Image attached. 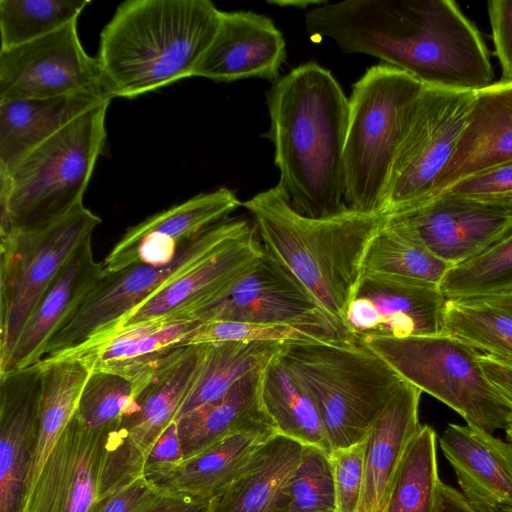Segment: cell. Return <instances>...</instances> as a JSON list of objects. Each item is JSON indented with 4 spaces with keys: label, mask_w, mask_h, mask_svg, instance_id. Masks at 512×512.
I'll list each match as a JSON object with an SVG mask.
<instances>
[{
    "label": "cell",
    "mask_w": 512,
    "mask_h": 512,
    "mask_svg": "<svg viewBox=\"0 0 512 512\" xmlns=\"http://www.w3.org/2000/svg\"><path fill=\"white\" fill-rule=\"evenodd\" d=\"M311 36L396 67L424 86L477 91L492 84L489 51L451 0L324 2L305 16Z\"/></svg>",
    "instance_id": "6da1fadb"
},
{
    "label": "cell",
    "mask_w": 512,
    "mask_h": 512,
    "mask_svg": "<svg viewBox=\"0 0 512 512\" xmlns=\"http://www.w3.org/2000/svg\"><path fill=\"white\" fill-rule=\"evenodd\" d=\"M279 184L291 206L309 218L348 209L344 150L349 99L332 73L314 62L275 80L266 92Z\"/></svg>",
    "instance_id": "7a4b0ae2"
},
{
    "label": "cell",
    "mask_w": 512,
    "mask_h": 512,
    "mask_svg": "<svg viewBox=\"0 0 512 512\" xmlns=\"http://www.w3.org/2000/svg\"><path fill=\"white\" fill-rule=\"evenodd\" d=\"M242 205L253 217L265 252L349 333L347 307L362 276L366 248L387 214L348 208L335 216L309 218L294 210L279 183Z\"/></svg>",
    "instance_id": "3957f363"
},
{
    "label": "cell",
    "mask_w": 512,
    "mask_h": 512,
    "mask_svg": "<svg viewBox=\"0 0 512 512\" xmlns=\"http://www.w3.org/2000/svg\"><path fill=\"white\" fill-rule=\"evenodd\" d=\"M221 12L209 0H128L100 34L97 60L113 97L133 98L192 76Z\"/></svg>",
    "instance_id": "277c9868"
},
{
    "label": "cell",
    "mask_w": 512,
    "mask_h": 512,
    "mask_svg": "<svg viewBox=\"0 0 512 512\" xmlns=\"http://www.w3.org/2000/svg\"><path fill=\"white\" fill-rule=\"evenodd\" d=\"M277 358L315 403L332 449L362 442L404 381L359 341L288 342Z\"/></svg>",
    "instance_id": "5b68a950"
},
{
    "label": "cell",
    "mask_w": 512,
    "mask_h": 512,
    "mask_svg": "<svg viewBox=\"0 0 512 512\" xmlns=\"http://www.w3.org/2000/svg\"><path fill=\"white\" fill-rule=\"evenodd\" d=\"M109 103L73 120L9 172L0 171V233L43 227L83 203L105 146Z\"/></svg>",
    "instance_id": "8992f818"
},
{
    "label": "cell",
    "mask_w": 512,
    "mask_h": 512,
    "mask_svg": "<svg viewBox=\"0 0 512 512\" xmlns=\"http://www.w3.org/2000/svg\"><path fill=\"white\" fill-rule=\"evenodd\" d=\"M423 88L412 75L384 63L353 84L344 150L349 209L383 214L392 164Z\"/></svg>",
    "instance_id": "52a82bcc"
},
{
    "label": "cell",
    "mask_w": 512,
    "mask_h": 512,
    "mask_svg": "<svg viewBox=\"0 0 512 512\" xmlns=\"http://www.w3.org/2000/svg\"><path fill=\"white\" fill-rule=\"evenodd\" d=\"M362 343L404 381L456 411L467 425L493 434L512 423V405L486 376L481 353L468 343L446 334Z\"/></svg>",
    "instance_id": "ba28073f"
},
{
    "label": "cell",
    "mask_w": 512,
    "mask_h": 512,
    "mask_svg": "<svg viewBox=\"0 0 512 512\" xmlns=\"http://www.w3.org/2000/svg\"><path fill=\"white\" fill-rule=\"evenodd\" d=\"M100 223L82 203L43 227L0 233V369L46 290Z\"/></svg>",
    "instance_id": "9c48e42d"
},
{
    "label": "cell",
    "mask_w": 512,
    "mask_h": 512,
    "mask_svg": "<svg viewBox=\"0 0 512 512\" xmlns=\"http://www.w3.org/2000/svg\"><path fill=\"white\" fill-rule=\"evenodd\" d=\"M255 228L245 218H226L183 243L166 265L135 264L104 273L75 314L51 339L41 360L52 359L113 327L143 301Z\"/></svg>",
    "instance_id": "30bf717a"
},
{
    "label": "cell",
    "mask_w": 512,
    "mask_h": 512,
    "mask_svg": "<svg viewBox=\"0 0 512 512\" xmlns=\"http://www.w3.org/2000/svg\"><path fill=\"white\" fill-rule=\"evenodd\" d=\"M476 91L424 86L394 158L382 213L426 201L451 160Z\"/></svg>",
    "instance_id": "8fae6325"
},
{
    "label": "cell",
    "mask_w": 512,
    "mask_h": 512,
    "mask_svg": "<svg viewBox=\"0 0 512 512\" xmlns=\"http://www.w3.org/2000/svg\"><path fill=\"white\" fill-rule=\"evenodd\" d=\"M184 320L322 327L353 340L297 278L265 250L232 286Z\"/></svg>",
    "instance_id": "7c38bea8"
},
{
    "label": "cell",
    "mask_w": 512,
    "mask_h": 512,
    "mask_svg": "<svg viewBox=\"0 0 512 512\" xmlns=\"http://www.w3.org/2000/svg\"><path fill=\"white\" fill-rule=\"evenodd\" d=\"M76 23L26 44L0 50V101L92 90L110 93L97 58L83 49Z\"/></svg>",
    "instance_id": "4fadbf2b"
},
{
    "label": "cell",
    "mask_w": 512,
    "mask_h": 512,
    "mask_svg": "<svg viewBox=\"0 0 512 512\" xmlns=\"http://www.w3.org/2000/svg\"><path fill=\"white\" fill-rule=\"evenodd\" d=\"M387 222L454 266L512 232V203L440 193L411 208L387 214Z\"/></svg>",
    "instance_id": "5bb4252c"
},
{
    "label": "cell",
    "mask_w": 512,
    "mask_h": 512,
    "mask_svg": "<svg viewBox=\"0 0 512 512\" xmlns=\"http://www.w3.org/2000/svg\"><path fill=\"white\" fill-rule=\"evenodd\" d=\"M108 438L73 415L25 496L22 512H91L107 496Z\"/></svg>",
    "instance_id": "9a60e30c"
},
{
    "label": "cell",
    "mask_w": 512,
    "mask_h": 512,
    "mask_svg": "<svg viewBox=\"0 0 512 512\" xmlns=\"http://www.w3.org/2000/svg\"><path fill=\"white\" fill-rule=\"evenodd\" d=\"M445 297L439 286L362 275L345 323L354 341L443 334Z\"/></svg>",
    "instance_id": "2e32d148"
},
{
    "label": "cell",
    "mask_w": 512,
    "mask_h": 512,
    "mask_svg": "<svg viewBox=\"0 0 512 512\" xmlns=\"http://www.w3.org/2000/svg\"><path fill=\"white\" fill-rule=\"evenodd\" d=\"M257 236L255 228L243 239L209 256L107 330L184 320L194 310L225 292L262 257L264 248Z\"/></svg>",
    "instance_id": "e0dca14e"
},
{
    "label": "cell",
    "mask_w": 512,
    "mask_h": 512,
    "mask_svg": "<svg viewBox=\"0 0 512 512\" xmlns=\"http://www.w3.org/2000/svg\"><path fill=\"white\" fill-rule=\"evenodd\" d=\"M285 58V39L269 17L253 11H222L218 29L192 76L219 82L246 78L274 82Z\"/></svg>",
    "instance_id": "ac0fdd59"
},
{
    "label": "cell",
    "mask_w": 512,
    "mask_h": 512,
    "mask_svg": "<svg viewBox=\"0 0 512 512\" xmlns=\"http://www.w3.org/2000/svg\"><path fill=\"white\" fill-rule=\"evenodd\" d=\"M42 394V369L0 374V512H22Z\"/></svg>",
    "instance_id": "d6986e66"
},
{
    "label": "cell",
    "mask_w": 512,
    "mask_h": 512,
    "mask_svg": "<svg viewBox=\"0 0 512 512\" xmlns=\"http://www.w3.org/2000/svg\"><path fill=\"white\" fill-rule=\"evenodd\" d=\"M468 503L478 512L512 508V444L470 425L450 423L439 439Z\"/></svg>",
    "instance_id": "ffe728a7"
},
{
    "label": "cell",
    "mask_w": 512,
    "mask_h": 512,
    "mask_svg": "<svg viewBox=\"0 0 512 512\" xmlns=\"http://www.w3.org/2000/svg\"><path fill=\"white\" fill-rule=\"evenodd\" d=\"M510 162L512 83L498 81L475 92L467 123L454 154L427 200L462 179Z\"/></svg>",
    "instance_id": "44dd1931"
},
{
    "label": "cell",
    "mask_w": 512,
    "mask_h": 512,
    "mask_svg": "<svg viewBox=\"0 0 512 512\" xmlns=\"http://www.w3.org/2000/svg\"><path fill=\"white\" fill-rule=\"evenodd\" d=\"M278 433L272 426L231 434L180 462L144 472L162 495L211 500L237 479Z\"/></svg>",
    "instance_id": "7402d4cb"
},
{
    "label": "cell",
    "mask_w": 512,
    "mask_h": 512,
    "mask_svg": "<svg viewBox=\"0 0 512 512\" xmlns=\"http://www.w3.org/2000/svg\"><path fill=\"white\" fill-rule=\"evenodd\" d=\"M103 275L102 262H96L89 239L76 250L36 305L0 374L38 363L51 339Z\"/></svg>",
    "instance_id": "603a6c76"
},
{
    "label": "cell",
    "mask_w": 512,
    "mask_h": 512,
    "mask_svg": "<svg viewBox=\"0 0 512 512\" xmlns=\"http://www.w3.org/2000/svg\"><path fill=\"white\" fill-rule=\"evenodd\" d=\"M205 351L206 344L177 347L155 369L131 382L138 409L123 421L120 430L145 458L175 421L197 379Z\"/></svg>",
    "instance_id": "cb8c5ba5"
},
{
    "label": "cell",
    "mask_w": 512,
    "mask_h": 512,
    "mask_svg": "<svg viewBox=\"0 0 512 512\" xmlns=\"http://www.w3.org/2000/svg\"><path fill=\"white\" fill-rule=\"evenodd\" d=\"M198 324L193 320H176L107 330L52 359L39 362L77 360L91 372L115 373L132 381L183 346L185 338Z\"/></svg>",
    "instance_id": "d4e9b609"
},
{
    "label": "cell",
    "mask_w": 512,
    "mask_h": 512,
    "mask_svg": "<svg viewBox=\"0 0 512 512\" xmlns=\"http://www.w3.org/2000/svg\"><path fill=\"white\" fill-rule=\"evenodd\" d=\"M421 393L403 381L364 438V483L358 512H382L403 455L422 427Z\"/></svg>",
    "instance_id": "484cf974"
},
{
    "label": "cell",
    "mask_w": 512,
    "mask_h": 512,
    "mask_svg": "<svg viewBox=\"0 0 512 512\" xmlns=\"http://www.w3.org/2000/svg\"><path fill=\"white\" fill-rule=\"evenodd\" d=\"M101 90L0 101V171L9 172L29 152L87 111L110 102Z\"/></svg>",
    "instance_id": "4316f807"
},
{
    "label": "cell",
    "mask_w": 512,
    "mask_h": 512,
    "mask_svg": "<svg viewBox=\"0 0 512 512\" xmlns=\"http://www.w3.org/2000/svg\"><path fill=\"white\" fill-rule=\"evenodd\" d=\"M303 448L288 437H272L247 469L211 499L210 512H277Z\"/></svg>",
    "instance_id": "83f0119b"
},
{
    "label": "cell",
    "mask_w": 512,
    "mask_h": 512,
    "mask_svg": "<svg viewBox=\"0 0 512 512\" xmlns=\"http://www.w3.org/2000/svg\"><path fill=\"white\" fill-rule=\"evenodd\" d=\"M262 370L241 379L219 400L202 405L176 420L183 459L231 434L272 426L260 399Z\"/></svg>",
    "instance_id": "f1b7e54d"
},
{
    "label": "cell",
    "mask_w": 512,
    "mask_h": 512,
    "mask_svg": "<svg viewBox=\"0 0 512 512\" xmlns=\"http://www.w3.org/2000/svg\"><path fill=\"white\" fill-rule=\"evenodd\" d=\"M38 364L42 369V394L25 496L33 488L59 436L72 419L91 373L77 360Z\"/></svg>",
    "instance_id": "f546056e"
},
{
    "label": "cell",
    "mask_w": 512,
    "mask_h": 512,
    "mask_svg": "<svg viewBox=\"0 0 512 512\" xmlns=\"http://www.w3.org/2000/svg\"><path fill=\"white\" fill-rule=\"evenodd\" d=\"M260 399L279 435L330 454L332 447L315 403L277 356L261 372Z\"/></svg>",
    "instance_id": "4dcf8cb0"
},
{
    "label": "cell",
    "mask_w": 512,
    "mask_h": 512,
    "mask_svg": "<svg viewBox=\"0 0 512 512\" xmlns=\"http://www.w3.org/2000/svg\"><path fill=\"white\" fill-rule=\"evenodd\" d=\"M284 343L216 342L206 344L197 379L179 408L175 421L194 409L219 400L241 379L263 369Z\"/></svg>",
    "instance_id": "1f68e13d"
},
{
    "label": "cell",
    "mask_w": 512,
    "mask_h": 512,
    "mask_svg": "<svg viewBox=\"0 0 512 512\" xmlns=\"http://www.w3.org/2000/svg\"><path fill=\"white\" fill-rule=\"evenodd\" d=\"M443 334L512 365V293L446 299Z\"/></svg>",
    "instance_id": "d6a6232c"
},
{
    "label": "cell",
    "mask_w": 512,
    "mask_h": 512,
    "mask_svg": "<svg viewBox=\"0 0 512 512\" xmlns=\"http://www.w3.org/2000/svg\"><path fill=\"white\" fill-rule=\"evenodd\" d=\"M453 265L436 256L421 241L387 222L370 240L362 275H377L439 286Z\"/></svg>",
    "instance_id": "836d02e7"
},
{
    "label": "cell",
    "mask_w": 512,
    "mask_h": 512,
    "mask_svg": "<svg viewBox=\"0 0 512 512\" xmlns=\"http://www.w3.org/2000/svg\"><path fill=\"white\" fill-rule=\"evenodd\" d=\"M441 483L436 432L422 425L403 455L382 512H438Z\"/></svg>",
    "instance_id": "e575fe53"
},
{
    "label": "cell",
    "mask_w": 512,
    "mask_h": 512,
    "mask_svg": "<svg viewBox=\"0 0 512 512\" xmlns=\"http://www.w3.org/2000/svg\"><path fill=\"white\" fill-rule=\"evenodd\" d=\"M439 289L445 299L512 293V232L479 254L452 266Z\"/></svg>",
    "instance_id": "d590c367"
},
{
    "label": "cell",
    "mask_w": 512,
    "mask_h": 512,
    "mask_svg": "<svg viewBox=\"0 0 512 512\" xmlns=\"http://www.w3.org/2000/svg\"><path fill=\"white\" fill-rule=\"evenodd\" d=\"M89 0H0L1 49H10L77 22Z\"/></svg>",
    "instance_id": "8d00e7d4"
},
{
    "label": "cell",
    "mask_w": 512,
    "mask_h": 512,
    "mask_svg": "<svg viewBox=\"0 0 512 512\" xmlns=\"http://www.w3.org/2000/svg\"><path fill=\"white\" fill-rule=\"evenodd\" d=\"M138 409L132 383L121 375L92 371L80 396L75 417L87 428L110 433Z\"/></svg>",
    "instance_id": "74e56055"
},
{
    "label": "cell",
    "mask_w": 512,
    "mask_h": 512,
    "mask_svg": "<svg viewBox=\"0 0 512 512\" xmlns=\"http://www.w3.org/2000/svg\"><path fill=\"white\" fill-rule=\"evenodd\" d=\"M277 512H336L329 453L304 446L301 460L283 490Z\"/></svg>",
    "instance_id": "f35d334b"
},
{
    "label": "cell",
    "mask_w": 512,
    "mask_h": 512,
    "mask_svg": "<svg viewBox=\"0 0 512 512\" xmlns=\"http://www.w3.org/2000/svg\"><path fill=\"white\" fill-rule=\"evenodd\" d=\"M353 341L339 332L311 326L270 325L238 321L199 322L183 341V346L216 342H322Z\"/></svg>",
    "instance_id": "ab89813d"
},
{
    "label": "cell",
    "mask_w": 512,
    "mask_h": 512,
    "mask_svg": "<svg viewBox=\"0 0 512 512\" xmlns=\"http://www.w3.org/2000/svg\"><path fill=\"white\" fill-rule=\"evenodd\" d=\"M336 512H358L364 483V443L332 449L329 454Z\"/></svg>",
    "instance_id": "60d3db41"
},
{
    "label": "cell",
    "mask_w": 512,
    "mask_h": 512,
    "mask_svg": "<svg viewBox=\"0 0 512 512\" xmlns=\"http://www.w3.org/2000/svg\"><path fill=\"white\" fill-rule=\"evenodd\" d=\"M441 193L483 201L512 203V162L462 179Z\"/></svg>",
    "instance_id": "b9f144b4"
},
{
    "label": "cell",
    "mask_w": 512,
    "mask_h": 512,
    "mask_svg": "<svg viewBox=\"0 0 512 512\" xmlns=\"http://www.w3.org/2000/svg\"><path fill=\"white\" fill-rule=\"evenodd\" d=\"M495 53L501 66V82L512 83V0L487 3Z\"/></svg>",
    "instance_id": "7bdbcfd3"
},
{
    "label": "cell",
    "mask_w": 512,
    "mask_h": 512,
    "mask_svg": "<svg viewBox=\"0 0 512 512\" xmlns=\"http://www.w3.org/2000/svg\"><path fill=\"white\" fill-rule=\"evenodd\" d=\"M161 495L143 475L129 485L101 498L91 512H143Z\"/></svg>",
    "instance_id": "ee69618b"
},
{
    "label": "cell",
    "mask_w": 512,
    "mask_h": 512,
    "mask_svg": "<svg viewBox=\"0 0 512 512\" xmlns=\"http://www.w3.org/2000/svg\"><path fill=\"white\" fill-rule=\"evenodd\" d=\"M183 459V453L176 421H173L159 436L146 455L144 472L176 464Z\"/></svg>",
    "instance_id": "f6af8a7d"
},
{
    "label": "cell",
    "mask_w": 512,
    "mask_h": 512,
    "mask_svg": "<svg viewBox=\"0 0 512 512\" xmlns=\"http://www.w3.org/2000/svg\"><path fill=\"white\" fill-rule=\"evenodd\" d=\"M479 360L488 379L512 405V365L485 353Z\"/></svg>",
    "instance_id": "bcb514c9"
},
{
    "label": "cell",
    "mask_w": 512,
    "mask_h": 512,
    "mask_svg": "<svg viewBox=\"0 0 512 512\" xmlns=\"http://www.w3.org/2000/svg\"><path fill=\"white\" fill-rule=\"evenodd\" d=\"M211 500H195L171 495L161 497L143 512H210Z\"/></svg>",
    "instance_id": "7dc6e473"
},
{
    "label": "cell",
    "mask_w": 512,
    "mask_h": 512,
    "mask_svg": "<svg viewBox=\"0 0 512 512\" xmlns=\"http://www.w3.org/2000/svg\"><path fill=\"white\" fill-rule=\"evenodd\" d=\"M438 512H478L463 494L450 485L441 483Z\"/></svg>",
    "instance_id": "c3c4849f"
},
{
    "label": "cell",
    "mask_w": 512,
    "mask_h": 512,
    "mask_svg": "<svg viewBox=\"0 0 512 512\" xmlns=\"http://www.w3.org/2000/svg\"><path fill=\"white\" fill-rule=\"evenodd\" d=\"M506 436H507V439H508V442L512 444V423H510L506 429Z\"/></svg>",
    "instance_id": "681fc988"
},
{
    "label": "cell",
    "mask_w": 512,
    "mask_h": 512,
    "mask_svg": "<svg viewBox=\"0 0 512 512\" xmlns=\"http://www.w3.org/2000/svg\"><path fill=\"white\" fill-rule=\"evenodd\" d=\"M497 512H512V508H503L498 510Z\"/></svg>",
    "instance_id": "f907efd6"
}]
</instances>
